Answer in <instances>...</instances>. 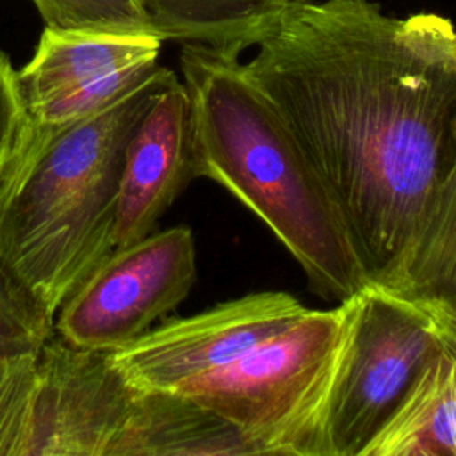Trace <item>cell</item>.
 I'll return each mask as SVG.
<instances>
[{
    "label": "cell",
    "mask_w": 456,
    "mask_h": 456,
    "mask_svg": "<svg viewBox=\"0 0 456 456\" xmlns=\"http://www.w3.org/2000/svg\"><path fill=\"white\" fill-rule=\"evenodd\" d=\"M246 75L338 208L369 285L401 262L456 164V27L369 0H290Z\"/></svg>",
    "instance_id": "cell-1"
},
{
    "label": "cell",
    "mask_w": 456,
    "mask_h": 456,
    "mask_svg": "<svg viewBox=\"0 0 456 456\" xmlns=\"http://www.w3.org/2000/svg\"><path fill=\"white\" fill-rule=\"evenodd\" d=\"M171 75L157 66L118 102L78 119L21 121L0 175V258L52 321L114 249L126 148Z\"/></svg>",
    "instance_id": "cell-2"
},
{
    "label": "cell",
    "mask_w": 456,
    "mask_h": 456,
    "mask_svg": "<svg viewBox=\"0 0 456 456\" xmlns=\"http://www.w3.org/2000/svg\"><path fill=\"white\" fill-rule=\"evenodd\" d=\"M194 175L249 208L301 265L312 292L346 301L369 285L338 208L237 55L183 43Z\"/></svg>",
    "instance_id": "cell-3"
},
{
    "label": "cell",
    "mask_w": 456,
    "mask_h": 456,
    "mask_svg": "<svg viewBox=\"0 0 456 456\" xmlns=\"http://www.w3.org/2000/svg\"><path fill=\"white\" fill-rule=\"evenodd\" d=\"M351 310V297L331 310H306L244 356L173 390L235 424L256 454L330 456L326 410Z\"/></svg>",
    "instance_id": "cell-4"
},
{
    "label": "cell",
    "mask_w": 456,
    "mask_h": 456,
    "mask_svg": "<svg viewBox=\"0 0 456 456\" xmlns=\"http://www.w3.org/2000/svg\"><path fill=\"white\" fill-rule=\"evenodd\" d=\"M351 324L326 410L330 456L362 451L440 351L429 314L383 287L351 297Z\"/></svg>",
    "instance_id": "cell-5"
},
{
    "label": "cell",
    "mask_w": 456,
    "mask_h": 456,
    "mask_svg": "<svg viewBox=\"0 0 456 456\" xmlns=\"http://www.w3.org/2000/svg\"><path fill=\"white\" fill-rule=\"evenodd\" d=\"M196 281V248L187 226L151 232L114 248L62 301L53 331L64 340L118 351L173 312Z\"/></svg>",
    "instance_id": "cell-6"
},
{
    "label": "cell",
    "mask_w": 456,
    "mask_h": 456,
    "mask_svg": "<svg viewBox=\"0 0 456 456\" xmlns=\"http://www.w3.org/2000/svg\"><path fill=\"white\" fill-rule=\"evenodd\" d=\"M306 310L289 292H253L191 317L167 319L109 354L130 385L173 390L244 356L297 322Z\"/></svg>",
    "instance_id": "cell-7"
},
{
    "label": "cell",
    "mask_w": 456,
    "mask_h": 456,
    "mask_svg": "<svg viewBox=\"0 0 456 456\" xmlns=\"http://www.w3.org/2000/svg\"><path fill=\"white\" fill-rule=\"evenodd\" d=\"M160 45L151 34L45 27L32 59L18 71L25 116L64 123L112 105L159 66Z\"/></svg>",
    "instance_id": "cell-8"
},
{
    "label": "cell",
    "mask_w": 456,
    "mask_h": 456,
    "mask_svg": "<svg viewBox=\"0 0 456 456\" xmlns=\"http://www.w3.org/2000/svg\"><path fill=\"white\" fill-rule=\"evenodd\" d=\"M135 390L109 351L53 331L37 353L25 456H109Z\"/></svg>",
    "instance_id": "cell-9"
},
{
    "label": "cell",
    "mask_w": 456,
    "mask_h": 456,
    "mask_svg": "<svg viewBox=\"0 0 456 456\" xmlns=\"http://www.w3.org/2000/svg\"><path fill=\"white\" fill-rule=\"evenodd\" d=\"M194 178L189 96L183 82L173 73L128 142L119 182L114 248L150 235Z\"/></svg>",
    "instance_id": "cell-10"
},
{
    "label": "cell",
    "mask_w": 456,
    "mask_h": 456,
    "mask_svg": "<svg viewBox=\"0 0 456 456\" xmlns=\"http://www.w3.org/2000/svg\"><path fill=\"white\" fill-rule=\"evenodd\" d=\"M137 388V387H135ZM256 454L240 429L180 390L137 388L109 456Z\"/></svg>",
    "instance_id": "cell-11"
},
{
    "label": "cell",
    "mask_w": 456,
    "mask_h": 456,
    "mask_svg": "<svg viewBox=\"0 0 456 456\" xmlns=\"http://www.w3.org/2000/svg\"><path fill=\"white\" fill-rule=\"evenodd\" d=\"M362 456H456V362L442 347Z\"/></svg>",
    "instance_id": "cell-12"
},
{
    "label": "cell",
    "mask_w": 456,
    "mask_h": 456,
    "mask_svg": "<svg viewBox=\"0 0 456 456\" xmlns=\"http://www.w3.org/2000/svg\"><path fill=\"white\" fill-rule=\"evenodd\" d=\"M290 0H141L162 41L207 45L230 55L255 46Z\"/></svg>",
    "instance_id": "cell-13"
},
{
    "label": "cell",
    "mask_w": 456,
    "mask_h": 456,
    "mask_svg": "<svg viewBox=\"0 0 456 456\" xmlns=\"http://www.w3.org/2000/svg\"><path fill=\"white\" fill-rule=\"evenodd\" d=\"M378 287L413 303L456 299V164L431 196L395 271Z\"/></svg>",
    "instance_id": "cell-14"
},
{
    "label": "cell",
    "mask_w": 456,
    "mask_h": 456,
    "mask_svg": "<svg viewBox=\"0 0 456 456\" xmlns=\"http://www.w3.org/2000/svg\"><path fill=\"white\" fill-rule=\"evenodd\" d=\"M45 25L59 30L155 36L141 0H32Z\"/></svg>",
    "instance_id": "cell-15"
},
{
    "label": "cell",
    "mask_w": 456,
    "mask_h": 456,
    "mask_svg": "<svg viewBox=\"0 0 456 456\" xmlns=\"http://www.w3.org/2000/svg\"><path fill=\"white\" fill-rule=\"evenodd\" d=\"M53 321L0 258V358L39 353Z\"/></svg>",
    "instance_id": "cell-16"
},
{
    "label": "cell",
    "mask_w": 456,
    "mask_h": 456,
    "mask_svg": "<svg viewBox=\"0 0 456 456\" xmlns=\"http://www.w3.org/2000/svg\"><path fill=\"white\" fill-rule=\"evenodd\" d=\"M37 353L0 358V456H25Z\"/></svg>",
    "instance_id": "cell-17"
},
{
    "label": "cell",
    "mask_w": 456,
    "mask_h": 456,
    "mask_svg": "<svg viewBox=\"0 0 456 456\" xmlns=\"http://www.w3.org/2000/svg\"><path fill=\"white\" fill-rule=\"evenodd\" d=\"M23 118L25 109L18 89V71H14L9 57L0 50V175L11 155Z\"/></svg>",
    "instance_id": "cell-18"
},
{
    "label": "cell",
    "mask_w": 456,
    "mask_h": 456,
    "mask_svg": "<svg viewBox=\"0 0 456 456\" xmlns=\"http://www.w3.org/2000/svg\"><path fill=\"white\" fill-rule=\"evenodd\" d=\"M415 305L429 314L440 347L456 362V299L426 301Z\"/></svg>",
    "instance_id": "cell-19"
}]
</instances>
